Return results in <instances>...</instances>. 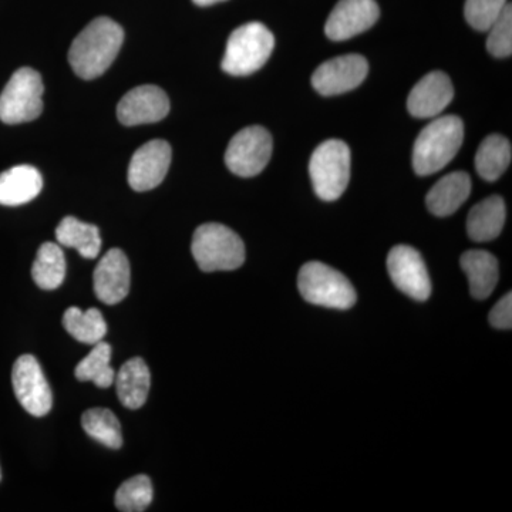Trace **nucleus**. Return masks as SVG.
<instances>
[{"label": "nucleus", "instance_id": "obj_1", "mask_svg": "<svg viewBox=\"0 0 512 512\" xmlns=\"http://www.w3.org/2000/svg\"><path fill=\"white\" fill-rule=\"evenodd\" d=\"M124 42V30L109 18L90 22L74 39L69 63L77 76L93 80L109 70Z\"/></svg>", "mask_w": 512, "mask_h": 512}, {"label": "nucleus", "instance_id": "obj_2", "mask_svg": "<svg viewBox=\"0 0 512 512\" xmlns=\"http://www.w3.org/2000/svg\"><path fill=\"white\" fill-rule=\"evenodd\" d=\"M464 124L460 117L444 116L421 130L413 148V168L421 177L443 170L463 146Z\"/></svg>", "mask_w": 512, "mask_h": 512}, {"label": "nucleus", "instance_id": "obj_3", "mask_svg": "<svg viewBox=\"0 0 512 512\" xmlns=\"http://www.w3.org/2000/svg\"><path fill=\"white\" fill-rule=\"evenodd\" d=\"M191 251L204 272L235 271L245 262V245L237 232L215 222L195 229Z\"/></svg>", "mask_w": 512, "mask_h": 512}, {"label": "nucleus", "instance_id": "obj_4", "mask_svg": "<svg viewBox=\"0 0 512 512\" xmlns=\"http://www.w3.org/2000/svg\"><path fill=\"white\" fill-rule=\"evenodd\" d=\"M275 37L259 22L239 26L229 36L221 67L231 76L258 72L274 52Z\"/></svg>", "mask_w": 512, "mask_h": 512}, {"label": "nucleus", "instance_id": "obj_5", "mask_svg": "<svg viewBox=\"0 0 512 512\" xmlns=\"http://www.w3.org/2000/svg\"><path fill=\"white\" fill-rule=\"evenodd\" d=\"M298 288L306 302L339 311H348L357 299L349 279L322 262L313 261L302 266Z\"/></svg>", "mask_w": 512, "mask_h": 512}, {"label": "nucleus", "instance_id": "obj_6", "mask_svg": "<svg viewBox=\"0 0 512 512\" xmlns=\"http://www.w3.org/2000/svg\"><path fill=\"white\" fill-rule=\"evenodd\" d=\"M309 174L313 190L323 201H336L348 188L350 180V150L342 140L320 144L311 157Z\"/></svg>", "mask_w": 512, "mask_h": 512}, {"label": "nucleus", "instance_id": "obj_7", "mask_svg": "<svg viewBox=\"0 0 512 512\" xmlns=\"http://www.w3.org/2000/svg\"><path fill=\"white\" fill-rule=\"evenodd\" d=\"M42 77L30 67L13 73L0 94V120L5 124L28 123L43 111Z\"/></svg>", "mask_w": 512, "mask_h": 512}, {"label": "nucleus", "instance_id": "obj_8", "mask_svg": "<svg viewBox=\"0 0 512 512\" xmlns=\"http://www.w3.org/2000/svg\"><path fill=\"white\" fill-rule=\"evenodd\" d=\"M274 141L266 128L251 126L232 137L225 151V164L238 177L261 174L271 160Z\"/></svg>", "mask_w": 512, "mask_h": 512}, {"label": "nucleus", "instance_id": "obj_9", "mask_svg": "<svg viewBox=\"0 0 512 512\" xmlns=\"http://www.w3.org/2000/svg\"><path fill=\"white\" fill-rule=\"evenodd\" d=\"M12 384L20 406L32 416L43 417L52 410V390L35 356L23 355L16 360Z\"/></svg>", "mask_w": 512, "mask_h": 512}, {"label": "nucleus", "instance_id": "obj_10", "mask_svg": "<svg viewBox=\"0 0 512 512\" xmlns=\"http://www.w3.org/2000/svg\"><path fill=\"white\" fill-rule=\"evenodd\" d=\"M387 271L399 291L414 301L430 298L431 282L427 266L420 252L409 245H397L387 256Z\"/></svg>", "mask_w": 512, "mask_h": 512}, {"label": "nucleus", "instance_id": "obj_11", "mask_svg": "<svg viewBox=\"0 0 512 512\" xmlns=\"http://www.w3.org/2000/svg\"><path fill=\"white\" fill-rule=\"evenodd\" d=\"M369 73V64L360 55H345L320 64L312 76V86L322 96H336L356 89Z\"/></svg>", "mask_w": 512, "mask_h": 512}, {"label": "nucleus", "instance_id": "obj_12", "mask_svg": "<svg viewBox=\"0 0 512 512\" xmlns=\"http://www.w3.org/2000/svg\"><path fill=\"white\" fill-rule=\"evenodd\" d=\"M171 157V146L164 140H151L138 148L128 165L130 187L138 192L154 190L170 170Z\"/></svg>", "mask_w": 512, "mask_h": 512}, {"label": "nucleus", "instance_id": "obj_13", "mask_svg": "<svg viewBox=\"0 0 512 512\" xmlns=\"http://www.w3.org/2000/svg\"><path fill=\"white\" fill-rule=\"evenodd\" d=\"M170 113V100L163 89L153 84L136 87L120 100L117 117L123 126L157 123Z\"/></svg>", "mask_w": 512, "mask_h": 512}, {"label": "nucleus", "instance_id": "obj_14", "mask_svg": "<svg viewBox=\"0 0 512 512\" xmlns=\"http://www.w3.org/2000/svg\"><path fill=\"white\" fill-rule=\"evenodd\" d=\"M380 16L376 0H340L325 25L330 40L342 42L372 28Z\"/></svg>", "mask_w": 512, "mask_h": 512}, {"label": "nucleus", "instance_id": "obj_15", "mask_svg": "<svg viewBox=\"0 0 512 512\" xmlns=\"http://www.w3.org/2000/svg\"><path fill=\"white\" fill-rule=\"evenodd\" d=\"M130 278V262L126 254L121 249H110L94 269V293L100 302L116 305L130 292Z\"/></svg>", "mask_w": 512, "mask_h": 512}, {"label": "nucleus", "instance_id": "obj_16", "mask_svg": "<svg viewBox=\"0 0 512 512\" xmlns=\"http://www.w3.org/2000/svg\"><path fill=\"white\" fill-rule=\"evenodd\" d=\"M454 97L453 83L446 73L431 72L426 74L407 99V109L417 119H433L446 109Z\"/></svg>", "mask_w": 512, "mask_h": 512}, {"label": "nucleus", "instance_id": "obj_17", "mask_svg": "<svg viewBox=\"0 0 512 512\" xmlns=\"http://www.w3.org/2000/svg\"><path fill=\"white\" fill-rule=\"evenodd\" d=\"M470 194V175L466 171H454L433 185L426 197L427 208L436 217H448L468 200Z\"/></svg>", "mask_w": 512, "mask_h": 512}, {"label": "nucleus", "instance_id": "obj_18", "mask_svg": "<svg viewBox=\"0 0 512 512\" xmlns=\"http://www.w3.org/2000/svg\"><path fill=\"white\" fill-rule=\"evenodd\" d=\"M43 188V178L32 165H16L0 174V205L18 207L35 200Z\"/></svg>", "mask_w": 512, "mask_h": 512}, {"label": "nucleus", "instance_id": "obj_19", "mask_svg": "<svg viewBox=\"0 0 512 512\" xmlns=\"http://www.w3.org/2000/svg\"><path fill=\"white\" fill-rule=\"evenodd\" d=\"M117 397L124 407L137 410L147 402L151 387L150 369L141 357H133L124 363L114 377Z\"/></svg>", "mask_w": 512, "mask_h": 512}, {"label": "nucleus", "instance_id": "obj_20", "mask_svg": "<svg viewBox=\"0 0 512 512\" xmlns=\"http://www.w3.org/2000/svg\"><path fill=\"white\" fill-rule=\"evenodd\" d=\"M505 215V202L500 195H491L478 202L468 214V237L476 242L493 241L503 231Z\"/></svg>", "mask_w": 512, "mask_h": 512}, {"label": "nucleus", "instance_id": "obj_21", "mask_svg": "<svg viewBox=\"0 0 512 512\" xmlns=\"http://www.w3.org/2000/svg\"><path fill=\"white\" fill-rule=\"evenodd\" d=\"M460 265L466 272L471 296L478 301L487 299L498 282L497 258L490 252L473 249L461 256Z\"/></svg>", "mask_w": 512, "mask_h": 512}, {"label": "nucleus", "instance_id": "obj_22", "mask_svg": "<svg viewBox=\"0 0 512 512\" xmlns=\"http://www.w3.org/2000/svg\"><path fill=\"white\" fill-rule=\"evenodd\" d=\"M511 143L500 134H491L481 141L476 154V170L485 181H495L510 167Z\"/></svg>", "mask_w": 512, "mask_h": 512}, {"label": "nucleus", "instance_id": "obj_23", "mask_svg": "<svg viewBox=\"0 0 512 512\" xmlns=\"http://www.w3.org/2000/svg\"><path fill=\"white\" fill-rule=\"evenodd\" d=\"M56 239L63 247L76 249L83 258L94 259L100 254V229L77 218H63L56 229Z\"/></svg>", "mask_w": 512, "mask_h": 512}, {"label": "nucleus", "instance_id": "obj_24", "mask_svg": "<svg viewBox=\"0 0 512 512\" xmlns=\"http://www.w3.org/2000/svg\"><path fill=\"white\" fill-rule=\"evenodd\" d=\"M32 278L45 291H53L63 284L66 278V258L60 245L45 242L39 248L32 266Z\"/></svg>", "mask_w": 512, "mask_h": 512}, {"label": "nucleus", "instance_id": "obj_25", "mask_svg": "<svg viewBox=\"0 0 512 512\" xmlns=\"http://www.w3.org/2000/svg\"><path fill=\"white\" fill-rule=\"evenodd\" d=\"M63 326L70 336L86 345H96L107 333L106 320L96 308L82 311L73 306L67 309L63 316Z\"/></svg>", "mask_w": 512, "mask_h": 512}, {"label": "nucleus", "instance_id": "obj_26", "mask_svg": "<svg viewBox=\"0 0 512 512\" xmlns=\"http://www.w3.org/2000/svg\"><path fill=\"white\" fill-rule=\"evenodd\" d=\"M93 346L92 352L77 365L74 375L80 382H93L100 389H107L116 377L110 365L111 346L103 340Z\"/></svg>", "mask_w": 512, "mask_h": 512}, {"label": "nucleus", "instance_id": "obj_27", "mask_svg": "<svg viewBox=\"0 0 512 512\" xmlns=\"http://www.w3.org/2000/svg\"><path fill=\"white\" fill-rule=\"evenodd\" d=\"M84 431L92 439L99 441L103 446L119 450L123 446V434H121L120 421L109 409L87 410L82 416Z\"/></svg>", "mask_w": 512, "mask_h": 512}, {"label": "nucleus", "instance_id": "obj_28", "mask_svg": "<svg viewBox=\"0 0 512 512\" xmlns=\"http://www.w3.org/2000/svg\"><path fill=\"white\" fill-rule=\"evenodd\" d=\"M153 503V484L147 476H136L121 484L116 493L117 510L123 512L146 511Z\"/></svg>", "mask_w": 512, "mask_h": 512}, {"label": "nucleus", "instance_id": "obj_29", "mask_svg": "<svg viewBox=\"0 0 512 512\" xmlns=\"http://www.w3.org/2000/svg\"><path fill=\"white\" fill-rule=\"evenodd\" d=\"M507 5V0H466L464 15L471 28L487 32Z\"/></svg>", "mask_w": 512, "mask_h": 512}, {"label": "nucleus", "instance_id": "obj_30", "mask_svg": "<svg viewBox=\"0 0 512 512\" xmlns=\"http://www.w3.org/2000/svg\"><path fill=\"white\" fill-rule=\"evenodd\" d=\"M487 32L488 52L495 57H510L512 53V8L510 3Z\"/></svg>", "mask_w": 512, "mask_h": 512}, {"label": "nucleus", "instance_id": "obj_31", "mask_svg": "<svg viewBox=\"0 0 512 512\" xmlns=\"http://www.w3.org/2000/svg\"><path fill=\"white\" fill-rule=\"evenodd\" d=\"M490 323L497 329L512 328V295L507 293L500 302L491 309Z\"/></svg>", "mask_w": 512, "mask_h": 512}, {"label": "nucleus", "instance_id": "obj_32", "mask_svg": "<svg viewBox=\"0 0 512 512\" xmlns=\"http://www.w3.org/2000/svg\"><path fill=\"white\" fill-rule=\"evenodd\" d=\"M192 2L198 6H211L215 5V3L224 2V0H192Z\"/></svg>", "mask_w": 512, "mask_h": 512}, {"label": "nucleus", "instance_id": "obj_33", "mask_svg": "<svg viewBox=\"0 0 512 512\" xmlns=\"http://www.w3.org/2000/svg\"><path fill=\"white\" fill-rule=\"evenodd\" d=\"M0 480H2V471H0Z\"/></svg>", "mask_w": 512, "mask_h": 512}]
</instances>
